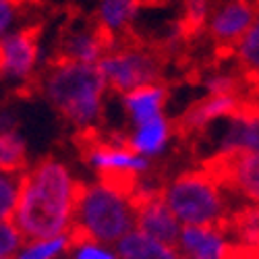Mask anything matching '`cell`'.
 <instances>
[{"label": "cell", "instance_id": "obj_27", "mask_svg": "<svg viewBox=\"0 0 259 259\" xmlns=\"http://www.w3.org/2000/svg\"><path fill=\"white\" fill-rule=\"evenodd\" d=\"M23 241L25 236L21 234V230L13 220L0 222V259H15Z\"/></svg>", "mask_w": 259, "mask_h": 259}, {"label": "cell", "instance_id": "obj_3", "mask_svg": "<svg viewBox=\"0 0 259 259\" xmlns=\"http://www.w3.org/2000/svg\"><path fill=\"white\" fill-rule=\"evenodd\" d=\"M137 228V199L133 189L112 183H83L75 209V236L118 245Z\"/></svg>", "mask_w": 259, "mask_h": 259}, {"label": "cell", "instance_id": "obj_18", "mask_svg": "<svg viewBox=\"0 0 259 259\" xmlns=\"http://www.w3.org/2000/svg\"><path fill=\"white\" fill-rule=\"evenodd\" d=\"M120 100H122V110L128 124H139L166 114L164 110L168 102V90L160 81L152 85H143V88L135 92H128L120 96Z\"/></svg>", "mask_w": 259, "mask_h": 259}, {"label": "cell", "instance_id": "obj_17", "mask_svg": "<svg viewBox=\"0 0 259 259\" xmlns=\"http://www.w3.org/2000/svg\"><path fill=\"white\" fill-rule=\"evenodd\" d=\"M141 7L143 0H98L94 23L112 41H118L135 25Z\"/></svg>", "mask_w": 259, "mask_h": 259}, {"label": "cell", "instance_id": "obj_25", "mask_svg": "<svg viewBox=\"0 0 259 259\" xmlns=\"http://www.w3.org/2000/svg\"><path fill=\"white\" fill-rule=\"evenodd\" d=\"M243 75H236L232 71H211L203 77V90L205 96H241L243 90Z\"/></svg>", "mask_w": 259, "mask_h": 259}, {"label": "cell", "instance_id": "obj_9", "mask_svg": "<svg viewBox=\"0 0 259 259\" xmlns=\"http://www.w3.org/2000/svg\"><path fill=\"white\" fill-rule=\"evenodd\" d=\"M259 13L253 0H218L207 21L205 33L218 48L234 50Z\"/></svg>", "mask_w": 259, "mask_h": 259}, {"label": "cell", "instance_id": "obj_24", "mask_svg": "<svg viewBox=\"0 0 259 259\" xmlns=\"http://www.w3.org/2000/svg\"><path fill=\"white\" fill-rule=\"evenodd\" d=\"M23 172H0V222H9L15 218Z\"/></svg>", "mask_w": 259, "mask_h": 259}, {"label": "cell", "instance_id": "obj_13", "mask_svg": "<svg viewBox=\"0 0 259 259\" xmlns=\"http://www.w3.org/2000/svg\"><path fill=\"white\" fill-rule=\"evenodd\" d=\"M247 102L243 96H203L201 100L193 102L183 116L179 118V124L185 133H207L215 124L234 116Z\"/></svg>", "mask_w": 259, "mask_h": 259}, {"label": "cell", "instance_id": "obj_15", "mask_svg": "<svg viewBox=\"0 0 259 259\" xmlns=\"http://www.w3.org/2000/svg\"><path fill=\"white\" fill-rule=\"evenodd\" d=\"M172 137H175V124L164 114L139 124H131L128 133L122 139L135 154L152 162L168 152Z\"/></svg>", "mask_w": 259, "mask_h": 259}, {"label": "cell", "instance_id": "obj_8", "mask_svg": "<svg viewBox=\"0 0 259 259\" xmlns=\"http://www.w3.org/2000/svg\"><path fill=\"white\" fill-rule=\"evenodd\" d=\"M211 131H215L213 158L259 154V104L247 102L234 116L215 124Z\"/></svg>", "mask_w": 259, "mask_h": 259}, {"label": "cell", "instance_id": "obj_1", "mask_svg": "<svg viewBox=\"0 0 259 259\" xmlns=\"http://www.w3.org/2000/svg\"><path fill=\"white\" fill-rule=\"evenodd\" d=\"M81 183L67 162L41 158L23 172L13 222L25 239L75 234V209Z\"/></svg>", "mask_w": 259, "mask_h": 259}, {"label": "cell", "instance_id": "obj_4", "mask_svg": "<svg viewBox=\"0 0 259 259\" xmlns=\"http://www.w3.org/2000/svg\"><path fill=\"white\" fill-rule=\"evenodd\" d=\"M160 195L183 228L224 226L236 207L230 191L207 166L179 172L162 185Z\"/></svg>", "mask_w": 259, "mask_h": 259}, {"label": "cell", "instance_id": "obj_12", "mask_svg": "<svg viewBox=\"0 0 259 259\" xmlns=\"http://www.w3.org/2000/svg\"><path fill=\"white\" fill-rule=\"evenodd\" d=\"M183 259H236L226 226H185L177 241Z\"/></svg>", "mask_w": 259, "mask_h": 259}, {"label": "cell", "instance_id": "obj_23", "mask_svg": "<svg viewBox=\"0 0 259 259\" xmlns=\"http://www.w3.org/2000/svg\"><path fill=\"white\" fill-rule=\"evenodd\" d=\"M215 0H183L181 5V25L187 35L205 31Z\"/></svg>", "mask_w": 259, "mask_h": 259}, {"label": "cell", "instance_id": "obj_30", "mask_svg": "<svg viewBox=\"0 0 259 259\" xmlns=\"http://www.w3.org/2000/svg\"><path fill=\"white\" fill-rule=\"evenodd\" d=\"M257 96H259V83H257Z\"/></svg>", "mask_w": 259, "mask_h": 259}, {"label": "cell", "instance_id": "obj_16", "mask_svg": "<svg viewBox=\"0 0 259 259\" xmlns=\"http://www.w3.org/2000/svg\"><path fill=\"white\" fill-rule=\"evenodd\" d=\"M224 226L239 253L236 259H255L259 255V203H239Z\"/></svg>", "mask_w": 259, "mask_h": 259}, {"label": "cell", "instance_id": "obj_21", "mask_svg": "<svg viewBox=\"0 0 259 259\" xmlns=\"http://www.w3.org/2000/svg\"><path fill=\"white\" fill-rule=\"evenodd\" d=\"M75 234L25 239L15 259H67Z\"/></svg>", "mask_w": 259, "mask_h": 259}, {"label": "cell", "instance_id": "obj_26", "mask_svg": "<svg viewBox=\"0 0 259 259\" xmlns=\"http://www.w3.org/2000/svg\"><path fill=\"white\" fill-rule=\"evenodd\" d=\"M67 259H122V257L114 245H106V243H98L92 239H83V236H75Z\"/></svg>", "mask_w": 259, "mask_h": 259}, {"label": "cell", "instance_id": "obj_28", "mask_svg": "<svg viewBox=\"0 0 259 259\" xmlns=\"http://www.w3.org/2000/svg\"><path fill=\"white\" fill-rule=\"evenodd\" d=\"M21 27V0H0V41Z\"/></svg>", "mask_w": 259, "mask_h": 259}, {"label": "cell", "instance_id": "obj_29", "mask_svg": "<svg viewBox=\"0 0 259 259\" xmlns=\"http://www.w3.org/2000/svg\"><path fill=\"white\" fill-rule=\"evenodd\" d=\"M17 128V118L11 110L7 108H0V133H15Z\"/></svg>", "mask_w": 259, "mask_h": 259}, {"label": "cell", "instance_id": "obj_6", "mask_svg": "<svg viewBox=\"0 0 259 259\" xmlns=\"http://www.w3.org/2000/svg\"><path fill=\"white\" fill-rule=\"evenodd\" d=\"M85 164L98 179L131 187L145 179L152 170V162L135 154L122 137H108L92 141L85 147Z\"/></svg>", "mask_w": 259, "mask_h": 259}, {"label": "cell", "instance_id": "obj_2", "mask_svg": "<svg viewBox=\"0 0 259 259\" xmlns=\"http://www.w3.org/2000/svg\"><path fill=\"white\" fill-rule=\"evenodd\" d=\"M39 94L79 133L96 131L106 112L108 85L96 64L54 60L37 79Z\"/></svg>", "mask_w": 259, "mask_h": 259}, {"label": "cell", "instance_id": "obj_31", "mask_svg": "<svg viewBox=\"0 0 259 259\" xmlns=\"http://www.w3.org/2000/svg\"><path fill=\"white\" fill-rule=\"evenodd\" d=\"M255 259H259V255H257V257H255Z\"/></svg>", "mask_w": 259, "mask_h": 259}, {"label": "cell", "instance_id": "obj_19", "mask_svg": "<svg viewBox=\"0 0 259 259\" xmlns=\"http://www.w3.org/2000/svg\"><path fill=\"white\" fill-rule=\"evenodd\" d=\"M122 259H183L177 245L156 241L141 230H133L116 245Z\"/></svg>", "mask_w": 259, "mask_h": 259}, {"label": "cell", "instance_id": "obj_10", "mask_svg": "<svg viewBox=\"0 0 259 259\" xmlns=\"http://www.w3.org/2000/svg\"><path fill=\"white\" fill-rule=\"evenodd\" d=\"M112 39L96 23L85 19L69 21L58 37V60H69L79 64H96L104 58Z\"/></svg>", "mask_w": 259, "mask_h": 259}, {"label": "cell", "instance_id": "obj_14", "mask_svg": "<svg viewBox=\"0 0 259 259\" xmlns=\"http://www.w3.org/2000/svg\"><path fill=\"white\" fill-rule=\"evenodd\" d=\"M137 199V230L143 234L152 236L156 241L177 245L181 236V222L177 220V215L170 211L166 201L162 199L160 191L149 193V195H139Z\"/></svg>", "mask_w": 259, "mask_h": 259}, {"label": "cell", "instance_id": "obj_5", "mask_svg": "<svg viewBox=\"0 0 259 259\" xmlns=\"http://www.w3.org/2000/svg\"><path fill=\"white\" fill-rule=\"evenodd\" d=\"M98 69L108 90L112 94L124 96L143 85L160 83L164 62L156 50L118 39L112 41V46L98 62Z\"/></svg>", "mask_w": 259, "mask_h": 259}, {"label": "cell", "instance_id": "obj_7", "mask_svg": "<svg viewBox=\"0 0 259 259\" xmlns=\"http://www.w3.org/2000/svg\"><path fill=\"white\" fill-rule=\"evenodd\" d=\"M41 75L39 35L31 27H19L0 41V79L29 85Z\"/></svg>", "mask_w": 259, "mask_h": 259}, {"label": "cell", "instance_id": "obj_11", "mask_svg": "<svg viewBox=\"0 0 259 259\" xmlns=\"http://www.w3.org/2000/svg\"><path fill=\"white\" fill-rule=\"evenodd\" d=\"M207 168L241 203H259V154L211 158Z\"/></svg>", "mask_w": 259, "mask_h": 259}, {"label": "cell", "instance_id": "obj_22", "mask_svg": "<svg viewBox=\"0 0 259 259\" xmlns=\"http://www.w3.org/2000/svg\"><path fill=\"white\" fill-rule=\"evenodd\" d=\"M27 141L19 131L0 133V172L27 170Z\"/></svg>", "mask_w": 259, "mask_h": 259}, {"label": "cell", "instance_id": "obj_20", "mask_svg": "<svg viewBox=\"0 0 259 259\" xmlns=\"http://www.w3.org/2000/svg\"><path fill=\"white\" fill-rule=\"evenodd\" d=\"M234 52V60L239 73L251 81V83H259V13L253 21V25L249 27V31L243 35V39L236 44Z\"/></svg>", "mask_w": 259, "mask_h": 259}]
</instances>
